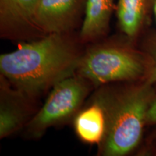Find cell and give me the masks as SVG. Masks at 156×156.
<instances>
[{
  "instance_id": "6da1fadb",
  "label": "cell",
  "mask_w": 156,
  "mask_h": 156,
  "mask_svg": "<svg viewBox=\"0 0 156 156\" xmlns=\"http://www.w3.org/2000/svg\"><path fill=\"white\" fill-rule=\"evenodd\" d=\"M81 58L62 34H48L2 54L0 71L19 93L33 95L73 76Z\"/></svg>"
},
{
  "instance_id": "7a4b0ae2",
  "label": "cell",
  "mask_w": 156,
  "mask_h": 156,
  "mask_svg": "<svg viewBox=\"0 0 156 156\" xmlns=\"http://www.w3.org/2000/svg\"><path fill=\"white\" fill-rule=\"evenodd\" d=\"M155 92L153 85L144 82L110 98L108 129L103 142V155H125L139 145Z\"/></svg>"
},
{
  "instance_id": "3957f363",
  "label": "cell",
  "mask_w": 156,
  "mask_h": 156,
  "mask_svg": "<svg viewBox=\"0 0 156 156\" xmlns=\"http://www.w3.org/2000/svg\"><path fill=\"white\" fill-rule=\"evenodd\" d=\"M151 60L130 48L103 46L81 58L77 72L85 80L99 85L115 81H132L147 77Z\"/></svg>"
},
{
  "instance_id": "277c9868",
  "label": "cell",
  "mask_w": 156,
  "mask_h": 156,
  "mask_svg": "<svg viewBox=\"0 0 156 156\" xmlns=\"http://www.w3.org/2000/svg\"><path fill=\"white\" fill-rule=\"evenodd\" d=\"M88 87L83 77H69L53 87L48 98L28 125L33 135L39 136L51 126L69 119L86 97Z\"/></svg>"
},
{
  "instance_id": "5b68a950",
  "label": "cell",
  "mask_w": 156,
  "mask_h": 156,
  "mask_svg": "<svg viewBox=\"0 0 156 156\" xmlns=\"http://www.w3.org/2000/svg\"><path fill=\"white\" fill-rule=\"evenodd\" d=\"M83 0H39L34 26L47 34H63L73 25Z\"/></svg>"
},
{
  "instance_id": "8992f818",
  "label": "cell",
  "mask_w": 156,
  "mask_h": 156,
  "mask_svg": "<svg viewBox=\"0 0 156 156\" xmlns=\"http://www.w3.org/2000/svg\"><path fill=\"white\" fill-rule=\"evenodd\" d=\"M110 98L101 97L75 116L74 127L82 141L89 144L103 143L108 124Z\"/></svg>"
},
{
  "instance_id": "52a82bcc",
  "label": "cell",
  "mask_w": 156,
  "mask_h": 156,
  "mask_svg": "<svg viewBox=\"0 0 156 156\" xmlns=\"http://www.w3.org/2000/svg\"><path fill=\"white\" fill-rule=\"evenodd\" d=\"M39 0H0V25L3 34H12L34 26Z\"/></svg>"
},
{
  "instance_id": "ba28073f",
  "label": "cell",
  "mask_w": 156,
  "mask_h": 156,
  "mask_svg": "<svg viewBox=\"0 0 156 156\" xmlns=\"http://www.w3.org/2000/svg\"><path fill=\"white\" fill-rule=\"evenodd\" d=\"M114 0H86L85 16L81 28L83 40H93L108 29Z\"/></svg>"
},
{
  "instance_id": "9c48e42d",
  "label": "cell",
  "mask_w": 156,
  "mask_h": 156,
  "mask_svg": "<svg viewBox=\"0 0 156 156\" xmlns=\"http://www.w3.org/2000/svg\"><path fill=\"white\" fill-rule=\"evenodd\" d=\"M150 0H119L117 18L122 32L129 38L139 34L145 22Z\"/></svg>"
},
{
  "instance_id": "30bf717a",
  "label": "cell",
  "mask_w": 156,
  "mask_h": 156,
  "mask_svg": "<svg viewBox=\"0 0 156 156\" xmlns=\"http://www.w3.org/2000/svg\"><path fill=\"white\" fill-rule=\"evenodd\" d=\"M25 120V113L20 104L6 98L2 93L0 105V137L11 135L20 128Z\"/></svg>"
},
{
  "instance_id": "8fae6325",
  "label": "cell",
  "mask_w": 156,
  "mask_h": 156,
  "mask_svg": "<svg viewBox=\"0 0 156 156\" xmlns=\"http://www.w3.org/2000/svg\"><path fill=\"white\" fill-rule=\"evenodd\" d=\"M145 50L151 60V67L145 82L153 85L156 83V36L147 39L145 43Z\"/></svg>"
},
{
  "instance_id": "7c38bea8",
  "label": "cell",
  "mask_w": 156,
  "mask_h": 156,
  "mask_svg": "<svg viewBox=\"0 0 156 156\" xmlns=\"http://www.w3.org/2000/svg\"><path fill=\"white\" fill-rule=\"evenodd\" d=\"M147 124H156V90L147 114Z\"/></svg>"
},
{
  "instance_id": "4fadbf2b",
  "label": "cell",
  "mask_w": 156,
  "mask_h": 156,
  "mask_svg": "<svg viewBox=\"0 0 156 156\" xmlns=\"http://www.w3.org/2000/svg\"><path fill=\"white\" fill-rule=\"evenodd\" d=\"M153 11H154V14H155V20H156V0H155L153 4Z\"/></svg>"
}]
</instances>
